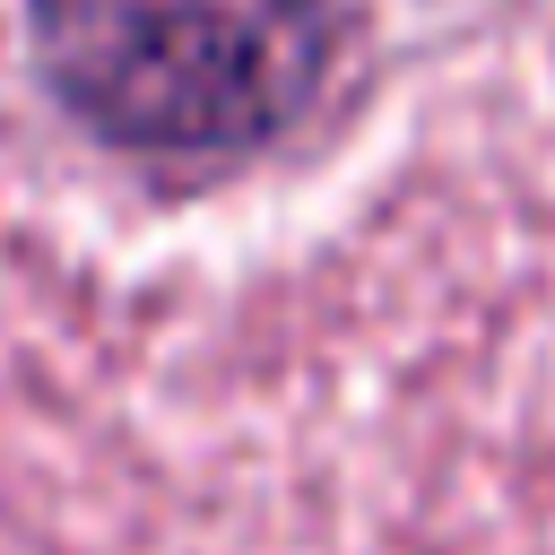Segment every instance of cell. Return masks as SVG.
Here are the masks:
<instances>
[{
  "label": "cell",
  "instance_id": "cell-1",
  "mask_svg": "<svg viewBox=\"0 0 555 555\" xmlns=\"http://www.w3.org/2000/svg\"><path fill=\"white\" fill-rule=\"evenodd\" d=\"M26 95L104 165L243 173L330 87L338 0H17Z\"/></svg>",
  "mask_w": 555,
  "mask_h": 555
}]
</instances>
